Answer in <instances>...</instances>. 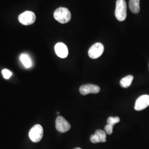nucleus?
Instances as JSON below:
<instances>
[{"mask_svg":"<svg viewBox=\"0 0 149 149\" xmlns=\"http://www.w3.org/2000/svg\"><path fill=\"white\" fill-rule=\"evenodd\" d=\"M129 8L133 13H138L139 12L140 8V0H130L129 1Z\"/></svg>","mask_w":149,"mask_h":149,"instance_id":"9b49d317","label":"nucleus"},{"mask_svg":"<svg viewBox=\"0 0 149 149\" xmlns=\"http://www.w3.org/2000/svg\"><path fill=\"white\" fill-rule=\"evenodd\" d=\"M127 6L125 0H117L115 10V16L119 21L122 22L127 16Z\"/></svg>","mask_w":149,"mask_h":149,"instance_id":"f03ea898","label":"nucleus"},{"mask_svg":"<svg viewBox=\"0 0 149 149\" xmlns=\"http://www.w3.org/2000/svg\"><path fill=\"white\" fill-rule=\"evenodd\" d=\"M133 79V76L128 75L120 80V85L123 88H128L132 85Z\"/></svg>","mask_w":149,"mask_h":149,"instance_id":"f8f14e48","label":"nucleus"},{"mask_svg":"<svg viewBox=\"0 0 149 149\" xmlns=\"http://www.w3.org/2000/svg\"><path fill=\"white\" fill-rule=\"evenodd\" d=\"M81 149V148H75V149Z\"/></svg>","mask_w":149,"mask_h":149,"instance_id":"f3484780","label":"nucleus"},{"mask_svg":"<svg viewBox=\"0 0 149 149\" xmlns=\"http://www.w3.org/2000/svg\"><path fill=\"white\" fill-rule=\"evenodd\" d=\"M43 127L40 124L34 125L29 132V137L34 143L40 141L43 138Z\"/></svg>","mask_w":149,"mask_h":149,"instance_id":"7ed1b4c3","label":"nucleus"},{"mask_svg":"<svg viewBox=\"0 0 149 149\" xmlns=\"http://www.w3.org/2000/svg\"><path fill=\"white\" fill-rule=\"evenodd\" d=\"M20 59L21 60L22 64L26 67V68H29L32 66V61L29 57L27 55V54H22L20 57Z\"/></svg>","mask_w":149,"mask_h":149,"instance_id":"ddd939ff","label":"nucleus"},{"mask_svg":"<svg viewBox=\"0 0 149 149\" xmlns=\"http://www.w3.org/2000/svg\"><path fill=\"white\" fill-rule=\"evenodd\" d=\"M55 51L56 55L60 58H66L69 54L68 48L63 43H57L55 46Z\"/></svg>","mask_w":149,"mask_h":149,"instance_id":"9d476101","label":"nucleus"},{"mask_svg":"<svg viewBox=\"0 0 149 149\" xmlns=\"http://www.w3.org/2000/svg\"><path fill=\"white\" fill-rule=\"evenodd\" d=\"M55 127L58 132L64 133L69 130L71 128V125L64 117L58 116L56 119Z\"/></svg>","mask_w":149,"mask_h":149,"instance_id":"423d86ee","label":"nucleus"},{"mask_svg":"<svg viewBox=\"0 0 149 149\" xmlns=\"http://www.w3.org/2000/svg\"><path fill=\"white\" fill-rule=\"evenodd\" d=\"M18 20L22 24L29 26L35 22L36 20V16L33 12L26 11L18 16Z\"/></svg>","mask_w":149,"mask_h":149,"instance_id":"20e7f679","label":"nucleus"},{"mask_svg":"<svg viewBox=\"0 0 149 149\" xmlns=\"http://www.w3.org/2000/svg\"><path fill=\"white\" fill-rule=\"evenodd\" d=\"M80 93L82 95H87L89 93H98L100 91L99 86L93 84H86L80 87Z\"/></svg>","mask_w":149,"mask_h":149,"instance_id":"6e6552de","label":"nucleus"},{"mask_svg":"<svg viewBox=\"0 0 149 149\" xmlns=\"http://www.w3.org/2000/svg\"><path fill=\"white\" fill-rule=\"evenodd\" d=\"M106 133L101 129L96 130L95 134L91 135V141L92 143L96 144L98 143H105L106 141Z\"/></svg>","mask_w":149,"mask_h":149,"instance_id":"1a4fd4ad","label":"nucleus"},{"mask_svg":"<svg viewBox=\"0 0 149 149\" xmlns=\"http://www.w3.org/2000/svg\"><path fill=\"white\" fill-rule=\"evenodd\" d=\"M113 127L112 125L110 124H107L104 127V130L106 133L108 134V135H111L113 133Z\"/></svg>","mask_w":149,"mask_h":149,"instance_id":"dca6fc26","label":"nucleus"},{"mask_svg":"<svg viewBox=\"0 0 149 149\" xmlns=\"http://www.w3.org/2000/svg\"><path fill=\"white\" fill-rule=\"evenodd\" d=\"M104 46L101 43L94 44L88 50V55L91 59H96L100 57L103 53Z\"/></svg>","mask_w":149,"mask_h":149,"instance_id":"39448f33","label":"nucleus"},{"mask_svg":"<svg viewBox=\"0 0 149 149\" xmlns=\"http://www.w3.org/2000/svg\"><path fill=\"white\" fill-rule=\"evenodd\" d=\"M120 122V118L118 117H110L108 118L107 119V123L108 124L112 125L114 126L116 124Z\"/></svg>","mask_w":149,"mask_h":149,"instance_id":"4468645a","label":"nucleus"},{"mask_svg":"<svg viewBox=\"0 0 149 149\" xmlns=\"http://www.w3.org/2000/svg\"><path fill=\"white\" fill-rule=\"evenodd\" d=\"M55 19L60 23L65 24L71 20V14L70 11L66 8L60 7L57 8L54 13Z\"/></svg>","mask_w":149,"mask_h":149,"instance_id":"f257e3e1","label":"nucleus"},{"mask_svg":"<svg viewBox=\"0 0 149 149\" xmlns=\"http://www.w3.org/2000/svg\"><path fill=\"white\" fill-rule=\"evenodd\" d=\"M2 73L3 74V77L5 79H9L10 78L11 76H12V72L10 70L7 69H3L2 71Z\"/></svg>","mask_w":149,"mask_h":149,"instance_id":"2eb2a0df","label":"nucleus"},{"mask_svg":"<svg viewBox=\"0 0 149 149\" xmlns=\"http://www.w3.org/2000/svg\"><path fill=\"white\" fill-rule=\"evenodd\" d=\"M149 106V95H145L140 96L136 100L135 104V109L137 111L145 109Z\"/></svg>","mask_w":149,"mask_h":149,"instance_id":"0eeeda50","label":"nucleus"}]
</instances>
